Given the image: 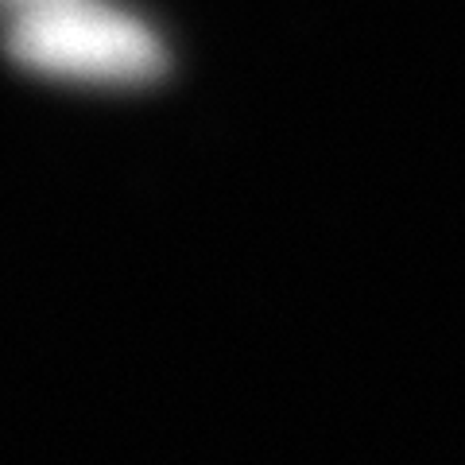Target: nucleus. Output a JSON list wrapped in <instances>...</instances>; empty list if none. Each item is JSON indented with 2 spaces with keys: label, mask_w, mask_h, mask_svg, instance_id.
Wrapping results in <instances>:
<instances>
[{
  "label": "nucleus",
  "mask_w": 465,
  "mask_h": 465,
  "mask_svg": "<svg viewBox=\"0 0 465 465\" xmlns=\"http://www.w3.org/2000/svg\"><path fill=\"white\" fill-rule=\"evenodd\" d=\"M5 54L39 78L78 85H152L171 54L159 32L109 0H32L8 12Z\"/></svg>",
  "instance_id": "nucleus-1"
},
{
  "label": "nucleus",
  "mask_w": 465,
  "mask_h": 465,
  "mask_svg": "<svg viewBox=\"0 0 465 465\" xmlns=\"http://www.w3.org/2000/svg\"><path fill=\"white\" fill-rule=\"evenodd\" d=\"M24 5H32V0H0V8H5V12H16Z\"/></svg>",
  "instance_id": "nucleus-2"
}]
</instances>
